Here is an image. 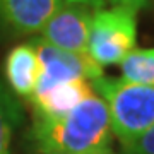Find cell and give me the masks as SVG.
Segmentation results:
<instances>
[{
    "mask_svg": "<svg viewBox=\"0 0 154 154\" xmlns=\"http://www.w3.org/2000/svg\"><path fill=\"white\" fill-rule=\"evenodd\" d=\"M110 140L108 106L96 93L62 116L36 115L29 130L31 149L38 154H103Z\"/></svg>",
    "mask_w": 154,
    "mask_h": 154,
    "instance_id": "1",
    "label": "cell"
},
{
    "mask_svg": "<svg viewBox=\"0 0 154 154\" xmlns=\"http://www.w3.org/2000/svg\"><path fill=\"white\" fill-rule=\"evenodd\" d=\"M91 86L108 106L111 134L122 146L154 127V86L130 84L105 75L91 81Z\"/></svg>",
    "mask_w": 154,
    "mask_h": 154,
    "instance_id": "2",
    "label": "cell"
},
{
    "mask_svg": "<svg viewBox=\"0 0 154 154\" xmlns=\"http://www.w3.org/2000/svg\"><path fill=\"white\" fill-rule=\"evenodd\" d=\"M137 14L123 9L94 11L88 41V55L99 67L118 65L137 41Z\"/></svg>",
    "mask_w": 154,
    "mask_h": 154,
    "instance_id": "3",
    "label": "cell"
},
{
    "mask_svg": "<svg viewBox=\"0 0 154 154\" xmlns=\"http://www.w3.org/2000/svg\"><path fill=\"white\" fill-rule=\"evenodd\" d=\"M31 43L39 60V77L34 89L50 88L53 84L75 79H86L91 82L103 75V67H99L88 53H74L57 48L43 38H34Z\"/></svg>",
    "mask_w": 154,
    "mask_h": 154,
    "instance_id": "4",
    "label": "cell"
},
{
    "mask_svg": "<svg viewBox=\"0 0 154 154\" xmlns=\"http://www.w3.org/2000/svg\"><path fill=\"white\" fill-rule=\"evenodd\" d=\"M91 21L93 12L89 7L65 2L55 16L46 22L39 38L67 51L88 53Z\"/></svg>",
    "mask_w": 154,
    "mask_h": 154,
    "instance_id": "5",
    "label": "cell"
},
{
    "mask_svg": "<svg viewBox=\"0 0 154 154\" xmlns=\"http://www.w3.org/2000/svg\"><path fill=\"white\" fill-rule=\"evenodd\" d=\"M67 0H0V28L12 34L41 33Z\"/></svg>",
    "mask_w": 154,
    "mask_h": 154,
    "instance_id": "6",
    "label": "cell"
},
{
    "mask_svg": "<svg viewBox=\"0 0 154 154\" xmlns=\"http://www.w3.org/2000/svg\"><path fill=\"white\" fill-rule=\"evenodd\" d=\"M91 93H94V89L89 81L75 79L53 84L50 88L34 89L29 99L33 101L36 115L62 116L72 111L79 103H82Z\"/></svg>",
    "mask_w": 154,
    "mask_h": 154,
    "instance_id": "7",
    "label": "cell"
},
{
    "mask_svg": "<svg viewBox=\"0 0 154 154\" xmlns=\"http://www.w3.org/2000/svg\"><path fill=\"white\" fill-rule=\"evenodd\" d=\"M5 77L11 91L21 98H31L39 77V60L33 43L17 45L5 58Z\"/></svg>",
    "mask_w": 154,
    "mask_h": 154,
    "instance_id": "8",
    "label": "cell"
},
{
    "mask_svg": "<svg viewBox=\"0 0 154 154\" xmlns=\"http://www.w3.org/2000/svg\"><path fill=\"white\" fill-rule=\"evenodd\" d=\"M22 108L16 94L0 81V154L11 152V142L16 128L22 122Z\"/></svg>",
    "mask_w": 154,
    "mask_h": 154,
    "instance_id": "9",
    "label": "cell"
},
{
    "mask_svg": "<svg viewBox=\"0 0 154 154\" xmlns=\"http://www.w3.org/2000/svg\"><path fill=\"white\" fill-rule=\"evenodd\" d=\"M118 65L125 82L154 86V48H134Z\"/></svg>",
    "mask_w": 154,
    "mask_h": 154,
    "instance_id": "10",
    "label": "cell"
},
{
    "mask_svg": "<svg viewBox=\"0 0 154 154\" xmlns=\"http://www.w3.org/2000/svg\"><path fill=\"white\" fill-rule=\"evenodd\" d=\"M122 149L123 154H154V127L134 139L132 142L123 144Z\"/></svg>",
    "mask_w": 154,
    "mask_h": 154,
    "instance_id": "11",
    "label": "cell"
},
{
    "mask_svg": "<svg viewBox=\"0 0 154 154\" xmlns=\"http://www.w3.org/2000/svg\"><path fill=\"white\" fill-rule=\"evenodd\" d=\"M149 0H106V4H110L111 7L115 9H123V11H128V12H134L137 14L140 9L147 5Z\"/></svg>",
    "mask_w": 154,
    "mask_h": 154,
    "instance_id": "12",
    "label": "cell"
},
{
    "mask_svg": "<svg viewBox=\"0 0 154 154\" xmlns=\"http://www.w3.org/2000/svg\"><path fill=\"white\" fill-rule=\"evenodd\" d=\"M72 4H79V5H86L91 11H99V9H105L106 7V0H67Z\"/></svg>",
    "mask_w": 154,
    "mask_h": 154,
    "instance_id": "13",
    "label": "cell"
},
{
    "mask_svg": "<svg viewBox=\"0 0 154 154\" xmlns=\"http://www.w3.org/2000/svg\"><path fill=\"white\" fill-rule=\"evenodd\" d=\"M103 154H115V152H111V151H106V152H103Z\"/></svg>",
    "mask_w": 154,
    "mask_h": 154,
    "instance_id": "14",
    "label": "cell"
},
{
    "mask_svg": "<svg viewBox=\"0 0 154 154\" xmlns=\"http://www.w3.org/2000/svg\"><path fill=\"white\" fill-rule=\"evenodd\" d=\"M50 154H63V152H50Z\"/></svg>",
    "mask_w": 154,
    "mask_h": 154,
    "instance_id": "15",
    "label": "cell"
}]
</instances>
